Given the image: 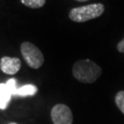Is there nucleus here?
Wrapping results in <instances>:
<instances>
[{
    "instance_id": "f03ea898",
    "label": "nucleus",
    "mask_w": 124,
    "mask_h": 124,
    "mask_svg": "<svg viewBox=\"0 0 124 124\" xmlns=\"http://www.w3.org/2000/svg\"><path fill=\"white\" fill-rule=\"evenodd\" d=\"M104 11V5L101 3H95L72 8L69 12V18L74 22H86L88 20L100 17Z\"/></svg>"
},
{
    "instance_id": "f257e3e1",
    "label": "nucleus",
    "mask_w": 124,
    "mask_h": 124,
    "mask_svg": "<svg viewBox=\"0 0 124 124\" xmlns=\"http://www.w3.org/2000/svg\"><path fill=\"white\" fill-rule=\"evenodd\" d=\"M72 72L75 79L84 84H92L102 75L101 67L89 59L79 60L75 62Z\"/></svg>"
},
{
    "instance_id": "39448f33",
    "label": "nucleus",
    "mask_w": 124,
    "mask_h": 124,
    "mask_svg": "<svg viewBox=\"0 0 124 124\" xmlns=\"http://www.w3.org/2000/svg\"><path fill=\"white\" fill-rule=\"evenodd\" d=\"M21 68V61L16 57L4 56L0 60V69L7 75H15Z\"/></svg>"
},
{
    "instance_id": "9b49d317",
    "label": "nucleus",
    "mask_w": 124,
    "mask_h": 124,
    "mask_svg": "<svg viewBox=\"0 0 124 124\" xmlns=\"http://www.w3.org/2000/svg\"><path fill=\"white\" fill-rule=\"evenodd\" d=\"M117 50H118V52L124 53V38L118 43V45H117Z\"/></svg>"
},
{
    "instance_id": "423d86ee",
    "label": "nucleus",
    "mask_w": 124,
    "mask_h": 124,
    "mask_svg": "<svg viewBox=\"0 0 124 124\" xmlns=\"http://www.w3.org/2000/svg\"><path fill=\"white\" fill-rule=\"evenodd\" d=\"M13 95L10 92L6 83H0V109H6L8 106L11 97Z\"/></svg>"
},
{
    "instance_id": "0eeeda50",
    "label": "nucleus",
    "mask_w": 124,
    "mask_h": 124,
    "mask_svg": "<svg viewBox=\"0 0 124 124\" xmlns=\"http://www.w3.org/2000/svg\"><path fill=\"white\" fill-rule=\"evenodd\" d=\"M38 92V88L34 85H24L21 87L17 88L14 96L18 97H29V96H34Z\"/></svg>"
},
{
    "instance_id": "ddd939ff",
    "label": "nucleus",
    "mask_w": 124,
    "mask_h": 124,
    "mask_svg": "<svg viewBox=\"0 0 124 124\" xmlns=\"http://www.w3.org/2000/svg\"><path fill=\"white\" fill-rule=\"evenodd\" d=\"M8 124H18V123H16V122H10V123Z\"/></svg>"
},
{
    "instance_id": "9d476101",
    "label": "nucleus",
    "mask_w": 124,
    "mask_h": 124,
    "mask_svg": "<svg viewBox=\"0 0 124 124\" xmlns=\"http://www.w3.org/2000/svg\"><path fill=\"white\" fill-rule=\"evenodd\" d=\"M7 85H8V89L10 90V92L12 93V95L14 96V94H15V92H16V90H17V81H16V79L15 78H10L9 80H8L7 81Z\"/></svg>"
},
{
    "instance_id": "f8f14e48",
    "label": "nucleus",
    "mask_w": 124,
    "mask_h": 124,
    "mask_svg": "<svg viewBox=\"0 0 124 124\" xmlns=\"http://www.w3.org/2000/svg\"><path fill=\"white\" fill-rule=\"evenodd\" d=\"M75 1H77V2H86L88 0H75Z\"/></svg>"
},
{
    "instance_id": "6e6552de",
    "label": "nucleus",
    "mask_w": 124,
    "mask_h": 124,
    "mask_svg": "<svg viewBox=\"0 0 124 124\" xmlns=\"http://www.w3.org/2000/svg\"><path fill=\"white\" fill-rule=\"evenodd\" d=\"M24 6L31 8H40L45 5L46 0H20Z\"/></svg>"
},
{
    "instance_id": "7ed1b4c3",
    "label": "nucleus",
    "mask_w": 124,
    "mask_h": 124,
    "mask_svg": "<svg viewBox=\"0 0 124 124\" xmlns=\"http://www.w3.org/2000/svg\"><path fill=\"white\" fill-rule=\"evenodd\" d=\"M20 52L27 64L33 69L40 68L43 62L44 57L40 50L30 41H24L20 45Z\"/></svg>"
},
{
    "instance_id": "1a4fd4ad",
    "label": "nucleus",
    "mask_w": 124,
    "mask_h": 124,
    "mask_svg": "<svg viewBox=\"0 0 124 124\" xmlns=\"http://www.w3.org/2000/svg\"><path fill=\"white\" fill-rule=\"evenodd\" d=\"M115 103L118 108L124 114V90L119 91L115 96Z\"/></svg>"
},
{
    "instance_id": "20e7f679",
    "label": "nucleus",
    "mask_w": 124,
    "mask_h": 124,
    "mask_svg": "<svg viewBox=\"0 0 124 124\" xmlns=\"http://www.w3.org/2000/svg\"><path fill=\"white\" fill-rule=\"evenodd\" d=\"M53 124H73L74 117L71 108L64 104H57L51 111Z\"/></svg>"
}]
</instances>
